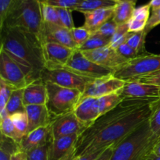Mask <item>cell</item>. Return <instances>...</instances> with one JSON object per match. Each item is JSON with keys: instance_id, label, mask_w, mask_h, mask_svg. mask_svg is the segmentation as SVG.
Here are the masks:
<instances>
[{"instance_id": "8", "label": "cell", "mask_w": 160, "mask_h": 160, "mask_svg": "<svg viewBox=\"0 0 160 160\" xmlns=\"http://www.w3.org/2000/svg\"><path fill=\"white\" fill-rule=\"evenodd\" d=\"M41 79L45 83H52L61 87L77 89L81 93H83L89 83L95 80L81 76L65 68L52 70L45 69L42 73Z\"/></svg>"}, {"instance_id": "37", "label": "cell", "mask_w": 160, "mask_h": 160, "mask_svg": "<svg viewBox=\"0 0 160 160\" xmlns=\"http://www.w3.org/2000/svg\"><path fill=\"white\" fill-rule=\"evenodd\" d=\"M13 90H15V88L12 86L0 79V112H2L6 109V104Z\"/></svg>"}, {"instance_id": "2", "label": "cell", "mask_w": 160, "mask_h": 160, "mask_svg": "<svg viewBox=\"0 0 160 160\" xmlns=\"http://www.w3.org/2000/svg\"><path fill=\"white\" fill-rule=\"evenodd\" d=\"M1 48L13 59L29 83L41 79L45 69L43 43L38 36L15 28H3L0 31Z\"/></svg>"}, {"instance_id": "29", "label": "cell", "mask_w": 160, "mask_h": 160, "mask_svg": "<svg viewBox=\"0 0 160 160\" xmlns=\"http://www.w3.org/2000/svg\"><path fill=\"white\" fill-rule=\"evenodd\" d=\"M111 38L98 35V34H92L89 38L78 48L81 52L92 51V50L98 49L102 47L107 46L110 44Z\"/></svg>"}, {"instance_id": "27", "label": "cell", "mask_w": 160, "mask_h": 160, "mask_svg": "<svg viewBox=\"0 0 160 160\" xmlns=\"http://www.w3.org/2000/svg\"><path fill=\"white\" fill-rule=\"evenodd\" d=\"M20 149V144L16 142L12 139L1 134L0 160H11L12 154Z\"/></svg>"}, {"instance_id": "44", "label": "cell", "mask_w": 160, "mask_h": 160, "mask_svg": "<svg viewBox=\"0 0 160 160\" xmlns=\"http://www.w3.org/2000/svg\"><path fill=\"white\" fill-rule=\"evenodd\" d=\"M13 0H0V30L2 28Z\"/></svg>"}, {"instance_id": "34", "label": "cell", "mask_w": 160, "mask_h": 160, "mask_svg": "<svg viewBox=\"0 0 160 160\" xmlns=\"http://www.w3.org/2000/svg\"><path fill=\"white\" fill-rule=\"evenodd\" d=\"M51 143L28 151L26 152L27 159L28 160H48V152Z\"/></svg>"}, {"instance_id": "28", "label": "cell", "mask_w": 160, "mask_h": 160, "mask_svg": "<svg viewBox=\"0 0 160 160\" xmlns=\"http://www.w3.org/2000/svg\"><path fill=\"white\" fill-rule=\"evenodd\" d=\"M152 111L148 119V124L152 133L160 139V98L155 100L151 104Z\"/></svg>"}, {"instance_id": "40", "label": "cell", "mask_w": 160, "mask_h": 160, "mask_svg": "<svg viewBox=\"0 0 160 160\" xmlns=\"http://www.w3.org/2000/svg\"><path fill=\"white\" fill-rule=\"evenodd\" d=\"M150 10H152V9L149 3L138 6V7L135 8V9H134L132 18L138 20V21L145 22V23H148L150 16H151Z\"/></svg>"}, {"instance_id": "43", "label": "cell", "mask_w": 160, "mask_h": 160, "mask_svg": "<svg viewBox=\"0 0 160 160\" xmlns=\"http://www.w3.org/2000/svg\"><path fill=\"white\" fill-rule=\"evenodd\" d=\"M160 24V8L159 9H156V10L152 11L151 16H150V18L148 20V23L146 25V28H145V32L147 34L153 29V28H156V26Z\"/></svg>"}, {"instance_id": "3", "label": "cell", "mask_w": 160, "mask_h": 160, "mask_svg": "<svg viewBox=\"0 0 160 160\" xmlns=\"http://www.w3.org/2000/svg\"><path fill=\"white\" fill-rule=\"evenodd\" d=\"M159 140L148 120L114 147L110 160H146Z\"/></svg>"}, {"instance_id": "30", "label": "cell", "mask_w": 160, "mask_h": 160, "mask_svg": "<svg viewBox=\"0 0 160 160\" xmlns=\"http://www.w3.org/2000/svg\"><path fill=\"white\" fill-rule=\"evenodd\" d=\"M147 34L145 31L141 32H129L128 34L127 44L130 45L131 48H134L138 55H142L146 52L145 50V38Z\"/></svg>"}, {"instance_id": "10", "label": "cell", "mask_w": 160, "mask_h": 160, "mask_svg": "<svg viewBox=\"0 0 160 160\" xmlns=\"http://www.w3.org/2000/svg\"><path fill=\"white\" fill-rule=\"evenodd\" d=\"M125 84V81L112 76L95 79L86 86L81 94L80 101L87 98H100L118 92Z\"/></svg>"}, {"instance_id": "4", "label": "cell", "mask_w": 160, "mask_h": 160, "mask_svg": "<svg viewBox=\"0 0 160 160\" xmlns=\"http://www.w3.org/2000/svg\"><path fill=\"white\" fill-rule=\"evenodd\" d=\"M5 27L19 28L34 34L42 41L43 20L40 2L38 0H13L2 28Z\"/></svg>"}, {"instance_id": "49", "label": "cell", "mask_w": 160, "mask_h": 160, "mask_svg": "<svg viewBox=\"0 0 160 160\" xmlns=\"http://www.w3.org/2000/svg\"><path fill=\"white\" fill-rule=\"evenodd\" d=\"M78 156H77V153H76V148H73L68 155L65 156V157L62 158L61 160H77L78 159Z\"/></svg>"}, {"instance_id": "45", "label": "cell", "mask_w": 160, "mask_h": 160, "mask_svg": "<svg viewBox=\"0 0 160 160\" xmlns=\"http://www.w3.org/2000/svg\"><path fill=\"white\" fill-rule=\"evenodd\" d=\"M147 23L145 22L138 21L134 19L131 18V20L128 22V28H129V32H141L145 30Z\"/></svg>"}, {"instance_id": "32", "label": "cell", "mask_w": 160, "mask_h": 160, "mask_svg": "<svg viewBox=\"0 0 160 160\" xmlns=\"http://www.w3.org/2000/svg\"><path fill=\"white\" fill-rule=\"evenodd\" d=\"M128 34H129L128 23L118 25L117 31H115L114 34L111 38L109 45L114 49H117L120 45H123V43H126Z\"/></svg>"}, {"instance_id": "31", "label": "cell", "mask_w": 160, "mask_h": 160, "mask_svg": "<svg viewBox=\"0 0 160 160\" xmlns=\"http://www.w3.org/2000/svg\"><path fill=\"white\" fill-rule=\"evenodd\" d=\"M40 6L42 20H43L44 23H52V24L62 26L60 23V20H59L58 10L56 7H53V6L41 2Z\"/></svg>"}, {"instance_id": "42", "label": "cell", "mask_w": 160, "mask_h": 160, "mask_svg": "<svg viewBox=\"0 0 160 160\" xmlns=\"http://www.w3.org/2000/svg\"><path fill=\"white\" fill-rule=\"evenodd\" d=\"M138 81V82L154 84V85H157L160 87V70L156 72V73H152V74L140 77V78H138L133 81Z\"/></svg>"}, {"instance_id": "25", "label": "cell", "mask_w": 160, "mask_h": 160, "mask_svg": "<svg viewBox=\"0 0 160 160\" xmlns=\"http://www.w3.org/2000/svg\"><path fill=\"white\" fill-rule=\"evenodd\" d=\"M119 1L117 0H83L82 2L76 8L75 11L87 12L105 8L114 7Z\"/></svg>"}, {"instance_id": "23", "label": "cell", "mask_w": 160, "mask_h": 160, "mask_svg": "<svg viewBox=\"0 0 160 160\" xmlns=\"http://www.w3.org/2000/svg\"><path fill=\"white\" fill-rule=\"evenodd\" d=\"M136 4L131 2H120L114 6L112 20L117 25L125 24L132 18L133 13L135 9Z\"/></svg>"}, {"instance_id": "51", "label": "cell", "mask_w": 160, "mask_h": 160, "mask_svg": "<svg viewBox=\"0 0 160 160\" xmlns=\"http://www.w3.org/2000/svg\"><path fill=\"white\" fill-rule=\"evenodd\" d=\"M152 153L157 155V156H160V139L159 140V142L156 143V145H155L154 148L152 150Z\"/></svg>"}, {"instance_id": "1", "label": "cell", "mask_w": 160, "mask_h": 160, "mask_svg": "<svg viewBox=\"0 0 160 160\" xmlns=\"http://www.w3.org/2000/svg\"><path fill=\"white\" fill-rule=\"evenodd\" d=\"M153 101L125 98L117 107L98 117L78 137L75 146L77 156L117 146L148 121Z\"/></svg>"}, {"instance_id": "47", "label": "cell", "mask_w": 160, "mask_h": 160, "mask_svg": "<svg viewBox=\"0 0 160 160\" xmlns=\"http://www.w3.org/2000/svg\"><path fill=\"white\" fill-rule=\"evenodd\" d=\"M113 149L114 146H110L109 147V148H107L101 155H100L99 157H98L96 160H110Z\"/></svg>"}, {"instance_id": "17", "label": "cell", "mask_w": 160, "mask_h": 160, "mask_svg": "<svg viewBox=\"0 0 160 160\" xmlns=\"http://www.w3.org/2000/svg\"><path fill=\"white\" fill-rule=\"evenodd\" d=\"M26 113L28 119V133L38 128L48 126L54 120V117L51 115L45 105L26 106Z\"/></svg>"}, {"instance_id": "38", "label": "cell", "mask_w": 160, "mask_h": 160, "mask_svg": "<svg viewBox=\"0 0 160 160\" xmlns=\"http://www.w3.org/2000/svg\"><path fill=\"white\" fill-rule=\"evenodd\" d=\"M117 27H118V25L112 18L108 20L107 22H106L104 24L102 25L96 31L92 33V34H98V35L111 38L112 36L114 34V33H115V31H117Z\"/></svg>"}, {"instance_id": "48", "label": "cell", "mask_w": 160, "mask_h": 160, "mask_svg": "<svg viewBox=\"0 0 160 160\" xmlns=\"http://www.w3.org/2000/svg\"><path fill=\"white\" fill-rule=\"evenodd\" d=\"M11 160H28L26 152L20 149L18 150V151L12 154Z\"/></svg>"}, {"instance_id": "14", "label": "cell", "mask_w": 160, "mask_h": 160, "mask_svg": "<svg viewBox=\"0 0 160 160\" xmlns=\"http://www.w3.org/2000/svg\"><path fill=\"white\" fill-rule=\"evenodd\" d=\"M81 52L86 58L95 63L115 70L128 62V60L120 56L117 50L112 48L109 45L98 49Z\"/></svg>"}, {"instance_id": "52", "label": "cell", "mask_w": 160, "mask_h": 160, "mask_svg": "<svg viewBox=\"0 0 160 160\" xmlns=\"http://www.w3.org/2000/svg\"><path fill=\"white\" fill-rule=\"evenodd\" d=\"M146 160H160V156H157V155L154 154V153L152 152L151 154L148 156V159Z\"/></svg>"}, {"instance_id": "39", "label": "cell", "mask_w": 160, "mask_h": 160, "mask_svg": "<svg viewBox=\"0 0 160 160\" xmlns=\"http://www.w3.org/2000/svg\"><path fill=\"white\" fill-rule=\"evenodd\" d=\"M59 13V20L62 27L67 28L69 30H72L75 28L73 23V17H72L71 9H64V8H56Z\"/></svg>"}, {"instance_id": "18", "label": "cell", "mask_w": 160, "mask_h": 160, "mask_svg": "<svg viewBox=\"0 0 160 160\" xmlns=\"http://www.w3.org/2000/svg\"><path fill=\"white\" fill-rule=\"evenodd\" d=\"M79 134L61 137L53 139L50 145L48 160H61L76 146Z\"/></svg>"}, {"instance_id": "19", "label": "cell", "mask_w": 160, "mask_h": 160, "mask_svg": "<svg viewBox=\"0 0 160 160\" xmlns=\"http://www.w3.org/2000/svg\"><path fill=\"white\" fill-rule=\"evenodd\" d=\"M46 84L42 79L31 83L23 89V104L25 107L31 105H46Z\"/></svg>"}, {"instance_id": "26", "label": "cell", "mask_w": 160, "mask_h": 160, "mask_svg": "<svg viewBox=\"0 0 160 160\" xmlns=\"http://www.w3.org/2000/svg\"><path fill=\"white\" fill-rule=\"evenodd\" d=\"M0 131L1 134L12 139L18 144H20L22 139L24 137L17 131L9 116L0 119Z\"/></svg>"}, {"instance_id": "22", "label": "cell", "mask_w": 160, "mask_h": 160, "mask_svg": "<svg viewBox=\"0 0 160 160\" xmlns=\"http://www.w3.org/2000/svg\"><path fill=\"white\" fill-rule=\"evenodd\" d=\"M123 100V98L119 95L118 92L100 98H95L94 107L98 117L117 107Z\"/></svg>"}, {"instance_id": "15", "label": "cell", "mask_w": 160, "mask_h": 160, "mask_svg": "<svg viewBox=\"0 0 160 160\" xmlns=\"http://www.w3.org/2000/svg\"><path fill=\"white\" fill-rule=\"evenodd\" d=\"M42 41L43 45L46 42H54L73 49H78V47L72 38L71 31L60 25L43 22Z\"/></svg>"}, {"instance_id": "46", "label": "cell", "mask_w": 160, "mask_h": 160, "mask_svg": "<svg viewBox=\"0 0 160 160\" xmlns=\"http://www.w3.org/2000/svg\"><path fill=\"white\" fill-rule=\"evenodd\" d=\"M106 149L98 150V151H95L93 152L88 153V154H84L83 156H78L77 160H96Z\"/></svg>"}, {"instance_id": "7", "label": "cell", "mask_w": 160, "mask_h": 160, "mask_svg": "<svg viewBox=\"0 0 160 160\" xmlns=\"http://www.w3.org/2000/svg\"><path fill=\"white\" fill-rule=\"evenodd\" d=\"M63 68L81 76L92 79H100L112 76L116 70L95 63L86 58L80 50H74L71 57Z\"/></svg>"}, {"instance_id": "24", "label": "cell", "mask_w": 160, "mask_h": 160, "mask_svg": "<svg viewBox=\"0 0 160 160\" xmlns=\"http://www.w3.org/2000/svg\"><path fill=\"white\" fill-rule=\"evenodd\" d=\"M23 89H15L11 94L6 106V110L9 117L17 112H26V107L23 104Z\"/></svg>"}, {"instance_id": "13", "label": "cell", "mask_w": 160, "mask_h": 160, "mask_svg": "<svg viewBox=\"0 0 160 160\" xmlns=\"http://www.w3.org/2000/svg\"><path fill=\"white\" fill-rule=\"evenodd\" d=\"M118 93L123 99L157 100L160 98V87L138 81H125L124 86Z\"/></svg>"}, {"instance_id": "53", "label": "cell", "mask_w": 160, "mask_h": 160, "mask_svg": "<svg viewBox=\"0 0 160 160\" xmlns=\"http://www.w3.org/2000/svg\"><path fill=\"white\" fill-rule=\"evenodd\" d=\"M117 1H120V2H131L134 3H137L138 0H117Z\"/></svg>"}, {"instance_id": "16", "label": "cell", "mask_w": 160, "mask_h": 160, "mask_svg": "<svg viewBox=\"0 0 160 160\" xmlns=\"http://www.w3.org/2000/svg\"><path fill=\"white\" fill-rule=\"evenodd\" d=\"M53 140L51 124L38 128L28 133L22 139L20 144V150L27 152L37 147L51 143Z\"/></svg>"}, {"instance_id": "11", "label": "cell", "mask_w": 160, "mask_h": 160, "mask_svg": "<svg viewBox=\"0 0 160 160\" xmlns=\"http://www.w3.org/2000/svg\"><path fill=\"white\" fill-rule=\"evenodd\" d=\"M85 129L86 127L78 120L74 112L55 117L51 123L53 139L72 134L80 135Z\"/></svg>"}, {"instance_id": "36", "label": "cell", "mask_w": 160, "mask_h": 160, "mask_svg": "<svg viewBox=\"0 0 160 160\" xmlns=\"http://www.w3.org/2000/svg\"><path fill=\"white\" fill-rule=\"evenodd\" d=\"M41 2L45 3L56 8H64L75 10L83 0H39Z\"/></svg>"}, {"instance_id": "50", "label": "cell", "mask_w": 160, "mask_h": 160, "mask_svg": "<svg viewBox=\"0 0 160 160\" xmlns=\"http://www.w3.org/2000/svg\"><path fill=\"white\" fill-rule=\"evenodd\" d=\"M148 3L151 6L152 11L156 10L160 8V0H151Z\"/></svg>"}, {"instance_id": "6", "label": "cell", "mask_w": 160, "mask_h": 160, "mask_svg": "<svg viewBox=\"0 0 160 160\" xmlns=\"http://www.w3.org/2000/svg\"><path fill=\"white\" fill-rule=\"evenodd\" d=\"M160 70V54L145 52L125 62L117 69L113 76L124 81L152 74Z\"/></svg>"}, {"instance_id": "5", "label": "cell", "mask_w": 160, "mask_h": 160, "mask_svg": "<svg viewBox=\"0 0 160 160\" xmlns=\"http://www.w3.org/2000/svg\"><path fill=\"white\" fill-rule=\"evenodd\" d=\"M47 88L46 107L53 117L73 112L80 102L81 92L77 89L45 83Z\"/></svg>"}, {"instance_id": "35", "label": "cell", "mask_w": 160, "mask_h": 160, "mask_svg": "<svg viewBox=\"0 0 160 160\" xmlns=\"http://www.w3.org/2000/svg\"><path fill=\"white\" fill-rule=\"evenodd\" d=\"M71 31L72 38H73V42L76 44L78 49L89 38L92 33L85 28V27H78L73 28Z\"/></svg>"}, {"instance_id": "33", "label": "cell", "mask_w": 160, "mask_h": 160, "mask_svg": "<svg viewBox=\"0 0 160 160\" xmlns=\"http://www.w3.org/2000/svg\"><path fill=\"white\" fill-rule=\"evenodd\" d=\"M10 118L17 131L23 136H25L28 130V119L26 112H17L10 116Z\"/></svg>"}, {"instance_id": "41", "label": "cell", "mask_w": 160, "mask_h": 160, "mask_svg": "<svg viewBox=\"0 0 160 160\" xmlns=\"http://www.w3.org/2000/svg\"><path fill=\"white\" fill-rule=\"evenodd\" d=\"M116 50L120 56L128 61L134 59L139 56L138 53L127 43H123V45H120Z\"/></svg>"}, {"instance_id": "20", "label": "cell", "mask_w": 160, "mask_h": 160, "mask_svg": "<svg viewBox=\"0 0 160 160\" xmlns=\"http://www.w3.org/2000/svg\"><path fill=\"white\" fill-rule=\"evenodd\" d=\"M113 11L114 7H112L84 12L83 13L84 16V27H85L92 34L96 31L102 25L112 18Z\"/></svg>"}, {"instance_id": "54", "label": "cell", "mask_w": 160, "mask_h": 160, "mask_svg": "<svg viewBox=\"0 0 160 160\" xmlns=\"http://www.w3.org/2000/svg\"><path fill=\"white\" fill-rule=\"evenodd\" d=\"M38 1H39V0H38Z\"/></svg>"}, {"instance_id": "12", "label": "cell", "mask_w": 160, "mask_h": 160, "mask_svg": "<svg viewBox=\"0 0 160 160\" xmlns=\"http://www.w3.org/2000/svg\"><path fill=\"white\" fill-rule=\"evenodd\" d=\"M74 50L71 48L54 42H46L43 45L45 69L63 68L71 57Z\"/></svg>"}, {"instance_id": "21", "label": "cell", "mask_w": 160, "mask_h": 160, "mask_svg": "<svg viewBox=\"0 0 160 160\" xmlns=\"http://www.w3.org/2000/svg\"><path fill=\"white\" fill-rule=\"evenodd\" d=\"M94 101L95 98L82 99L73 111L78 120L86 127V128H88L98 118L94 107Z\"/></svg>"}, {"instance_id": "9", "label": "cell", "mask_w": 160, "mask_h": 160, "mask_svg": "<svg viewBox=\"0 0 160 160\" xmlns=\"http://www.w3.org/2000/svg\"><path fill=\"white\" fill-rule=\"evenodd\" d=\"M0 79L15 89L25 88L30 84L19 64L2 50H0Z\"/></svg>"}]
</instances>
